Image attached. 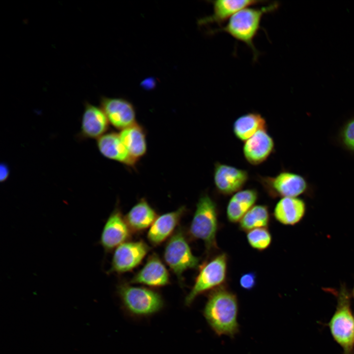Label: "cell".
<instances>
[{"label": "cell", "instance_id": "6da1fadb", "mask_svg": "<svg viewBox=\"0 0 354 354\" xmlns=\"http://www.w3.org/2000/svg\"><path fill=\"white\" fill-rule=\"evenodd\" d=\"M238 310L236 295L221 287L209 294L203 314L209 326L217 335L233 337L239 330Z\"/></svg>", "mask_w": 354, "mask_h": 354}, {"label": "cell", "instance_id": "7a4b0ae2", "mask_svg": "<svg viewBox=\"0 0 354 354\" xmlns=\"http://www.w3.org/2000/svg\"><path fill=\"white\" fill-rule=\"evenodd\" d=\"M279 3L274 2L261 7H246L232 17L224 25L209 31L211 34L224 32L237 41L245 44L252 51L253 60H257L260 52L254 45V40L261 29L264 15L276 10Z\"/></svg>", "mask_w": 354, "mask_h": 354}, {"label": "cell", "instance_id": "3957f363", "mask_svg": "<svg viewBox=\"0 0 354 354\" xmlns=\"http://www.w3.org/2000/svg\"><path fill=\"white\" fill-rule=\"evenodd\" d=\"M218 209L215 202L207 194L202 195L190 225L189 232L194 238L204 241L207 251L217 249Z\"/></svg>", "mask_w": 354, "mask_h": 354}, {"label": "cell", "instance_id": "277c9868", "mask_svg": "<svg viewBox=\"0 0 354 354\" xmlns=\"http://www.w3.org/2000/svg\"><path fill=\"white\" fill-rule=\"evenodd\" d=\"M336 311L328 325L331 333L342 348L344 354H353L354 345V316L351 308V296L345 285L337 294Z\"/></svg>", "mask_w": 354, "mask_h": 354}, {"label": "cell", "instance_id": "5b68a950", "mask_svg": "<svg viewBox=\"0 0 354 354\" xmlns=\"http://www.w3.org/2000/svg\"><path fill=\"white\" fill-rule=\"evenodd\" d=\"M117 292L125 310L135 317L149 316L164 306L161 295L151 289L122 283L118 286Z\"/></svg>", "mask_w": 354, "mask_h": 354}, {"label": "cell", "instance_id": "8992f818", "mask_svg": "<svg viewBox=\"0 0 354 354\" xmlns=\"http://www.w3.org/2000/svg\"><path fill=\"white\" fill-rule=\"evenodd\" d=\"M228 256L222 253L200 266L199 273L193 286L185 299V304L190 305L195 298L206 292L222 287L227 277Z\"/></svg>", "mask_w": 354, "mask_h": 354}, {"label": "cell", "instance_id": "52a82bcc", "mask_svg": "<svg viewBox=\"0 0 354 354\" xmlns=\"http://www.w3.org/2000/svg\"><path fill=\"white\" fill-rule=\"evenodd\" d=\"M164 259L178 280H182L183 273L200 266V260L192 253L185 234L179 227L167 242Z\"/></svg>", "mask_w": 354, "mask_h": 354}, {"label": "cell", "instance_id": "ba28073f", "mask_svg": "<svg viewBox=\"0 0 354 354\" xmlns=\"http://www.w3.org/2000/svg\"><path fill=\"white\" fill-rule=\"evenodd\" d=\"M257 179L272 198L297 197L308 187L303 177L288 171H282L274 177L259 176Z\"/></svg>", "mask_w": 354, "mask_h": 354}, {"label": "cell", "instance_id": "9c48e42d", "mask_svg": "<svg viewBox=\"0 0 354 354\" xmlns=\"http://www.w3.org/2000/svg\"><path fill=\"white\" fill-rule=\"evenodd\" d=\"M149 250L143 240L120 244L115 249L108 272L121 274L132 270L140 264Z\"/></svg>", "mask_w": 354, "mask_h": 354}, {"label": "cell", "instance_id": "30bf717a", "mask_svg": "<svg viewBox=\"0 0 354 354\" xmlns=\"http://www.w3.org/2000/svg\"><path fill=\"white\" fill-rule=\"evenodd\" d=\"M131 230L118 206L110 214L103 228L99 242L106 252L128 241Z\"/></svg>", "mask_w": 354, "mask_h": 354}, {"label": "cell", "instance_id": "8fae6325", "mask_svg": "<svg viewBox=\"0 0 354 354\" xmlns=\"http://www.w3.org/2000/svg\"><path fill=\"white\" fill-rule=\"evenodd\" d=\"M100 107L109 123L118 130L121 131L137 123L135 108L125 99L102 96Z\"/></svg>", "mask_w": 354, "mask_h": 354}, {"label": "cell", "instance_id": "7c38bea8", "mask_svg": "<svg viewBox=\"0 0 354 354\" xmlns=\"http://www.w3.org/2000/svg\"><path fill=\"white\" fill-rule=\"evenodd\" d=\"M249 178L247 171L217 162L214 164L213 180L216 190L224 195L241 190Z\"/></svg>", "mask_w": 354, "mask_h": 354}, {"label": "cell", "instance_id": "4fadbf2b", "mask_svg": "<svg viewBox=\"0 0 354 354\" xmlns=\"http://www.w3.org/2000/svg\"><path fill=\"white\" fill-rule=\"evenodd\" d=\"M84 107L78 138L98 139L107 133L110 124L108 119L100 107L86 102Z\"/></svg>", "mask_w": 354, "mask_h": 354}, {"label": "cell", "instance_id": "5bb4252c", "mask_svg": "<svg viewBox=\"0 0 354 354\" xmlns=\"http://www.w3.org/2000/svg\"><path fill=\"white\" fill-rule=\"evenodd\" d=\"M209 2L212 5V13L198 20V24L201 26L211 24H216L219 27L222 26L224 22L228 21L241 10L265 1L254 0H216Z\"/></svg>", "mask_w": 354, "mask_h": 354}, {"label": "cell", "instance_id": "9a60e30c", "mask_svg": "<svg viewBox=\"0 0 354 354\" xmlns=\"http://www.w3.org/2000/svg\"><path fill=\"white\" fill-rule=\"evenodd\" d=\"M274 140L267 129L260 130L244 142L243 155L249 164L258 165L267 159L274 151Z\"/></svg>", "mask_w": 354, "mask_h": 354}, {"label": "cell", "instance_id": "2e32d148", "mask_svg": "<svg viewBox=\"0 0 354 354\" xmlns=\"http://www.w3.org/2000/svg\"><path fill=\"white\" fill-rule=\"evenodd\" d=\"M130 283L152 287H162L170 283V275L159 256L152 254L144 266L131 278Z\"/></svg>", "mask_w": 354, "mask_h": 354}, {"label": "cell", "instance_id": "e0dca14e", "mask_svg": "<svg viewBox=\"0 0 354 354\" xmlns=\"http://www.w3.org/2000/svg\"><path fill=\"white\" fill-rule=\"evenodd\" d=\"M186 210L185 206H182L176 210L158 216L148 232L149 242L158 245L172 236Z\"/></svg>", "mask_w": 354, "mask_h": 354}, {"label": "cell", "instance_id": "ac0fdd59", "mask_svg": "<svg viewBox=\"0 0 354 354\" xmlns=\"http://www.w3.org/2000/svg\"><path fill=\"white\" fill-rule=\"evenodd\" d=\"M96 145L100 153L106 158L128 167H134L136 164L122 142L119 133L107 132L97 139Z\"/></svg>", "mask_w": 354, "mask_h": 354}, {"label": "cell", "instance_id": "d6986e66", "mask_svg": "<svg viewBox=\"0 0 354 354\" xmlns=\"http://www.w3.org/2000/svg\"><path fill=\"white\" fill-rule=\"evenodd\" d=\"M305 204L297 197L281 198L276 204L273 211L275 219L286 225H293L299 222L305 212Z\"/></svg>", "mask_w": 354, "mask_h": 354}, {"label": "cell", "instance_id": "ffe728a7", "mask_svg": "<svg viewBox=\"0 0 354 354\" xmlns=\"http://www.w3.org/2000/svg\"><path fill=\"white\" fill-rule=\"evenodd\" d=\"M119 135L130 156L136 163L145 155L148 146L146 130L143 126L136 123L121 130Z\"/></svg>", "mask_w": 354, "mask_h": 354}, {"label": "cell", "instance_id": "44dd1931", "mask_svg": "<svg viewBox=\"0 0 354 354\" xmlns=\"http://www.w3.org/2000/svg\"><path fill=\"white\" fill-rule=\"evenodd\" d=\"M258 193L255 189L241 190L233 194L226 209L228 220L232 223L239 222L256 202Z\"/></svg>", "mask_w": 354, "mask_h": 354}, {"label": "cell", "instance_id": "7402d4cb", "mask_svg": "<svg viewBox=\"0 0 354 354\" xmlns=\"http://www.w3.org/2000/svg\"><path fill=\"white\" fill-rule=\"evenodd\" d=\"M158 216L145 198L140 199L124 216L132 232H141L151 226Z\"/></svg>", "mask_w": 354, "mask_h": 354}, {"label": "cell", "instance_id": "603a6c76", "mask_svg": "<svg viewBox=\"0 0 354 354\" xmlns=\"http://www.w3.org/2000/svg\"><path fill=\"white\" fill-rule=\"evenodd\" d=\"M262 129H267L266 120L260 114L256 112L240 116L235 120L233 125L236 138L244 142Z\"/></svg>", "mask_w": 354, "mask_h": 354}, {"label": "cell", "instance_id": "cb8c5ba5", "mask_svg": "<svg viewBox=\"0 0 354 354\" xmlns=\"http://www.w3.org/2000/svg\"><path fill=\"white\" fill-rule=\"evenodd\" d=\"M269 213L267 206L259 205L254 206L239 221V227L244 231L266 228L269 224Z\"/></svg>", "mask_w": 354, "mask_h": 354}, {"label": "cell", "instance_id": "d4e9b609", "mask_svg": "<svg viewBox=\"0 0 354 354\" xmlns=\"http://www.w3.org/2000/svg\"><path fill=\"white\" fill-rule=\"evenodd\" d=\"M246 237L251 247L258 251L267 248L272 241L271 235L267 228H259L249 231Z\"/></svg>", "mask_w": 354, "mask_h": 354}, {"label": "cell", "instance_id": "484cf974", "mask_svg": "<svg viewBox=\"0 0 354 354\" xmlns=\"http://www.w3.org/2000/svg\"><path fill=\"white\" fill-rule=\"evenodd\" d=\"M341 138L346 148L354 152V118L350 120L344 126Z\"/></svg>", "mask_w": 354, "mask_h": 354}, {"label": "cell", "instance_id": "4316f807", "mask_svg": "<svg viewBox=\"0 0 354 354\" xmlns=\"http://www.w3.org/2000/svg\"><path fill=\"white\" fill-rule=\"evenodd\" d=\"M256 283V275L254 272H248L242 274L240 277V286L246 290H251L255 287Z\"/></svg>", "mask_w": 354, "mask_h": 354}, {"label": "cell", "instance_id": "83f0119b", "mask_svg": "<svg viewBox=\"0 0 354 354\" xmlns=\"http://www.w3.org/2000/svg\"><path fill=\"white\" fill-rule=\"evenodd\" d=\"M9 168L5 163H1L0 166V181L4 182L6 180L9 175Z\"/></svg>", "mask_w": 354, "mask_h": 354}, {"label": "cell", "instance_id": "f1b7e54d", "mask_svg": "<svg viewBox=\"0 0 354 354\" xmlns=\"http://www.w3.org/2000/svg\"><path fill=\"white\" fill-rule=\"evenodd\" d=\"M353 295L354 297V286L353 291Z\"/></svg>", "mask_w": 354, "mask_h": 354}]
</instances>
